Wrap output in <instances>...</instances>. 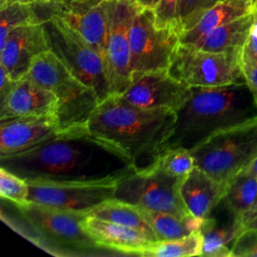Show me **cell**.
Wrapping results in <instances>:
<instances>
[{
	"mask_svg": "<svg viewBox=\"0 0 257 257\" xmlns=\"http://www.w3.org/2000/svg\"><path fill=\"white\" fill-rule=\"evenodd\" d=\"M0 167L29 181H102L136 171L132 161L86 125L66 130L29 150L0 156Z\"/></svg>",
	"mask_w": 257,
	"mask_h": 257,
	"instance_id": "1",
	"label": "cell"
},
{
	"mask_svg": "<svg viewBox=\"0 0 257 257\" xmlns=\"http://www.w3.org/2000/svg\"><path fill=\"white\" fill-rule=\"evenodd\" d=\"M172 108H143L110 94L87 120V130L130 158L137 172L155 166L165 151L176 123Z\"/></svg>",
	"mask_w": 257,
	"mask_h": 257,
	"instance_id": "2",
	"label": "cell"
},
{
	"mask_svg": "<svg viewBox=\"0 0 257 257\" xmlns=\"http://www.w3.org/2000/svg\"><path fill=\"white\" fill-rule=\"evenodd\" d=\"M176 123L165 151L192 150L214 133L257 115V104L246 82L191 87L188 99L176 111Z\"/></svg>",
	"mask_w": 257,
	"mask_h": 257,
	"instance_id": "3",
	"label": "cell"
},
{
	"mask_svg": "<svg viewBox=\"0 0 257 257\" xmlns=\"http://www.w3.org/2000/svg\"><path fill=\"white\" fill-rule=\"evenodd\" d=\"M11 203V202H10ZM17 218L7 223L25 238L57 256H83L103 254L99 246L82 227L87 213L57 209L34 202L16 205Z\"/></svg>",
	"mask_w": 257,
	"mask_h": 257,
	"instance_id": "4",
	"label": "cell"
},
{
	"mask_svg": "<svg viewBox=\"0 0 257 257\" xmlns=\"http://www.w3.org/2000/svg\"><path fill=\"white\" fill-rule=\"evenodd\" d=\"M26 76L56 96V117L64 131L86 125L99 103L94 89L75 77L50 49L32 59Z\"/></svg>",
	"mask_w": 257,
	"mask_h": 257,
	"instance_id": "5",
	"label": "cell"
},
{
	"mask_svg": "<svg viewBox=\"0 0 257 257\" xmlns=\"http://www.w3.org/2000/svg\"><path fill=\"white\" fill-rule=\"evenodd\" d=\"M190 151L196 167L228 183L257 158V115L214 133Z\"/></svg>",
	"mask_w": 257,
	"mask_h": 257,
	"instance_id": "6",
	"label": "cell"
},
{
	"mask_svg": "<svg viewBox=\"0 0 257 257\" xmlns=\"http://www.w3.org/2000/svg\"><path fill=\"white\" fill-rule=\"evenodd\" d=\"M49 48L80 81L93 88L99 102L110 95L105 62L76 30L52 14L44 23Z\"/></svg>",
	"mask_w": 257,
	"mask_h": 257,
	"instance_id": "7",
	"label": "cell"
},
{
	"mask_svg": "<svg viewBox=\"0 0 257 257\" xmlns=\"http://www.w3.org/2000/svg\"><path fill=\"white\" fill-rule=\"evenodd\" d=\"M241 53L242 50L212 52L180 43L168 71L174 78L190 87L245 82Z\"/></svg>",
	"mask_w": 257,
	"mask_h": 257,
	"instance_id": "8",
	"label": "cell"
},
{
	"mask_svg": "<svg viewBox=\"0 0 257 257\" xmlns=\"http://www.w3.org/2000/svg\"><path fill=\"white\" fill-rule=\"evenodd\" d=\"M182 181L165 173L156 164L122 178L116 185L114 198L149 210L191 216L181 195Z\"/></svg>",
	"mask_w": 257,
	"mask_h": 257,
	"instance_id": "9",
	"label": "cell"
},
{
	"mask_svg": "<svg viewBox=\"0 0 257 257\" xmlns=\"http://www.w3.org/2000/svg\"><path fill=\"white\" fill-rule=\"evenodd\" d=\"M179 45L178 30L157 27L154 10L140 9L130 33L132 72L168 69Z\"/></svg>",
	"mask_w": 257,
	"mask_h": 257,
	"instance_id": "10",
	"label": "cell"
},
{
	"mask_svg": "<svg viewBox=\"0 0 257 257\" xmlns=\"http://www.w3.org/2000/svg\"><path fill=\"white\" fill-rule=\"evenodd\" d=\"M121 179L102 181H29L28 201L57 209L88 213L114 198Z\"/></svg>",
	"mask_w": 257,
	"mask_h": 257,
	"instance_id": "11",
	"label": "cell"
},
{
	"mask_svg": "<svg viewBox=\"0 0 257 257\" xmlns=\"http://www.w3.org/2000/svg\"><path fill=\"white\" fill-rule=\"evenodd\" d=\"M142 9L134 0H115L108 31L105 68L110 94L121 93L132 78L130 33L136 14Z\"/></svg>",
	"mask_w": 257,
	"mask_h": 257,
	"instance_id": "12",
	"label": "cell"
},
{
	"mask_svg": "<svg viewBox=\"0 0 257 257\" xmlns=\"http://www.w3.org/2000/svg\"><path fill=\"white\" fill-rule=\"evenodd\" d=\"M115 0H67L48 2L51 15L61 17L76 30L105 62L112 8Z\"/></svg>",
	"mask_w": 257,
	"mask_h": 257,
	"instance_id": "13",
	"label": "cell"
},
{
	"mask_svg": "<svg viewBox=\"0 0 257 257\" xmlns=\"http://www.w3.org/2000/svg\"><path fill=\"white\" fill-rule=\"evenodd\" d=\"M191 87L174 78L168 69L132 72L131 82L118 95L143 108H172L177 111L188 99Z\"/></svg>",
	"mask_w": 257,
	"mask_h": 257,
	"instance_id": "14",
	"label": "cell"
},
{
	"mask_svg": "<svg viewBox=\"0 0 257 257\" xmlns=\"http://www.w3.org/2000/svg\"><path fill=\"white\" fill-rule=\"evenodd\" d=\"M49 49L43 23L17 27L0 47V68L18 80L26 75L32 59Z\"/></svg>",
	"mask_w": 257,
	"mask_h": 257,
	"instance_id": "15",
	"label": "cell"
},
{
	"mask_svg": "<svg viewBox=\"0 0 257 257\" xmlns=\"http://www.w3.org/2000/svg\"><path fill=\"white\" fill-rule=\"evenodd\" d=\"M65 132L56 116H20L1 120L0 156L24 152Z\"/></svg>",
	"mask_w": 257,
	"mask_h": 257,
	"instance_id": "16",
	"label": "cell"
},
{
	"mask_svg": "<svg viewBox=\"0 0 257 257\" xmlns=\"http://www.w3.org/2000/svg\"><path fill=\"white\" fill-rule=\"evenodd\" d=\"M57 110L56 96L25 75L0 102V120L20 116H56Z\"/></svg>",
	"mask_w": 257,
	"mask_h": 257,
	"instance_id": "17",
	"label": "cell"
},
{
	"mask_svg": "<svg viewBox=\"0 0 257 257\" xmlns=\"http://www.w3.org/2000/svg\"><path fill=\"white\" fill-rule=\"evenodd\" d=\"M82 227L101 247L122 254L144 256L156 243L136 229L86 215Z\"/></svg>",
	"mask_w": 257,
	"mask_h": 257,
	"instance_id": "18",
	"label": "cell"
},
{
	"mask_svg": "<svg viewBox=\"0 0 257 257\" xmlns=\"http://www.w3.org/2000/svg\"><path fill=\"white\" fill-rule=\"evenodd\" d=\"M228 183H222L195 167L181 183V195L190 211L198 218L210 217L225 195Z\"/></svg>",
	"mask_w": 257,
	"mask_h": 257,
	"instance_id": "19",
	"label": "cell"
},
{
	"mask_svg": "<svg viewBox=\"0 0 257 257\" xmlns=\"http://www.w3.org/2000/svg\"><path fill=\"white\" fill-rule=\"evenodd\" d=\"M253 11V3L243 0H222L208 9L192 28L180 34V43L197 46L217 27Z\"/></svg>",
	"mask_w": 257,
	"mask_h": 257,
	"instance_id": "20",
	"label": "cell"
},
{
	"mask_svg": "<svg viewBox=\"0 0 257 257\" xmlns=\"http://www.w3.org/2000/svg\"><path fill=\"white\" fill-rule=\"evenodd\" d=\"M255 17L256 13L253 11L217 27L196 47L212 52L242 50L255 22Z\"/></svg>",
	"mask_w": 257,
	"mask_h": 257,
	"instance_id": "21",
	"label": "cell"
},
{
	"mask_svg": "<svg viewBox=\"0 0 257 257\" xmlns=\"http://www.w3.org/2000/svg\"><path fill=\"white\" fill-rule=\"evenodd\" d=\"M136 206V205H135ZM153 229L158 241L173 240L199 230L205 219L193 215L182 217L175 214L149 210L137 206Z\"/></svg>",
	"mask_w": 257,
	"mask_h": 257,
	"instance_id": "22",
	"label": "cell"
},
{
	"mask_svg": "<svg viewBox=\"0 0 257 257\" xmlns=\"http://www.w3.org/2000/svg\"><path fill=\"white\" fill-rule=\"evenodd\" d=\"M96 218L123 225L141 231L153 242L158 239L148 221L139 211L138 207L116 198H111L93 208L87 213Z\"/></svg>",
	"mask_w": 257,
	"mask_h": 257,
	"instance_id": "23",
	"label": "cell"
},
{
	"mask_svg": "<svg viewBox=\"0 0 257 257\" xmlns=\"http://www.w3.org/2000/svg\"><path fill=\"white\" fill-rule=\"evenodd\" d=\"M257 197V177L247 171L236 175L228 182L221 203L232 219L241 224L244 214L251 208Z\"/></svg>",
	"mask_w": 257,
	"mask_h": 257,
	"instance_id": "24",
	"label": "cell"
},
{
	"mask_svg": "<svg viewBox=\"0 0 257 257\" xmlns=\"http://www.w3.org/2000/svg\"><path fill=\"white\" fill-rule=\"evenodd\" d=\"M200 230L203 234L201 256L232 257V250L228 244L233 242L244 228L234 219L226 225H218L214 218L208 217L204 220Z\"/></svg>",
	"mask_w": 257,
	"mask_h": 257,
	"instance_id": "25",
	"label": "cell"
},
{
	"mask_svg": "<svg viewBox=\"0 0 257 257\" xmlns=\"http://www.w3.org/2000/svg\"><path fill=\"white\" fill-rule=\"evenodd\" d=\"M36 6L37 2L14 3L0 8V47L3 46L8 34L15 28L44 23V19Z\"/></svg>",
	"mask_w": 257,
	"mask_h": 257,
	"instance_id": "26",
	"label": "cell"
},
{
	"mask_svg": "<svg viewBox=\"0 0 257 257\" xmlns=\"http://www.w3.org/2000/svg\"><path fill=\"white\" fill-rule=\"evenodd\" d=\"M203 248V234L196 230L181 238L158 241L144 256L155 257H187L201 256Z\"/></svg>",
	"mask_w": 257,
	"mask_h": 257,
	"instance_id": "27",
	"label": "cell"
},
{
	"mask_svg": "<svg viewBox=\"0 0 257 257\" xmlns=\"http://www.w3.org/2000/svg\"><path fill=\"white\" fill-rule=\"evenodd\" d=\"M157 166L165 173L181 179H184L196 167L191 151L185 148L164 151L157 162Z\"/></svg>",
	"mask_w": 257,
	"mask_h": 257,
	"instance_id": "28",
	"label": "cell"
},
{
	"mask_svg": "<svg viewBox=\"0 0 257 257\" xmlns=\"http://www.w3.org/2000/svg\"><path fill=\"white\" fill-rule=\"evenodd\" d=\"M29 185L20 176L0 167V195L3 200L16 205H25L28 201Z\"/></svg>",
	"mask_w": 257,
	"mask_h": 257,
	"instance_id": "29",
	"label": "cell"
},
{
	"mask_svg": "<svg viewBox=\"0 0 257 257\" xmlns=\"http://www.w3.org/2000/svg\"><path fill=\"white\" fill-rule=\"evenodd\" d=\"M220 1L222 0H180L179 15L182 32L192 28L208 9Z\"/></svg>",
	"mask_w": 257,
	"mask_h": 257,
	"instance_id": "30",
	"label": "cell"
},
{
	"mask_svg": "<svg viewBox=\"0 0 257 257\" xmlns=\"http://www.w3.org/2000/svg\"><path fill=\"white\" fill-rule=\"evenodd\" d=\"M180 0H160L154 9L155 23L160 28H173L182 32L179 15Z\"/></svg>",
	"mask_w": 257,
	"mask_h": 257,
	"instance_id": "31",
	"label": "cell"
},
{
	"mask_svg": "<svg viewBox=\"0 0 257 257\" xmlns=\"http://www.w3.org/2000/svg\"><path fill=\"white\" fill-rule=\"evenodd\" d=\"M232 257H257V230L244 229L233 241Z\"/></svg>",
	"mask_w": 257,
	"mask_h": 257,
	"instance_id": "32",
	"label": "cell"
},
{
	"mask_svg": "<svg viewBox=\"0 0 257 257\" xmlns=\"http://www.w3.org/2000/svg\"><path fill=\"white\" fill-rule=\"evenodd\" d=\"M242 63L257 65V23L253 24L249 37L243 46L241 53Z\"/></svg>",
	"mask_w": 257,
	"mask_h": 257,
	"instance_id": "33",
	"label": "cell"
},
{
	"mask_svg": "<svg viewBox=\"0 0 257 257\" xmlns=\"http://www.w3.org/2000/svg\"><path fill=\"white\" fill-rule=\"evenodd\" d=\"M242 72L245 82L257 104V65L242 63Z\"/></svg>",
	"mask_w": 257,
	"mask_h": 257,
	"instance_id": "34",
	"label": "cell"
},
{
	"mask_svg": "<svg viewBox=\"0 0 257 257\" xmlns=\"http://www.w3.org/2000/svg\"><path fill=\"white\" fill-rule=\"evenodd\" d=\"M0 102H2L10 93L17 80L13 79L5 70L0 68Z\"/></svg>",
	"mask_w": 257,
	"mask_h": 257,
	"instance_id": "35",
	"label": "cell"
},
{
	"mask_svg": "<svg viewBox=\"0 0 257 257\" xmlns=\"http://www.w3.org/2000/svg\"><path fill=\"white\" fill-rule=\"evenodd\" d=\"M257 216V197L253 203V205L251 206V208L244 214V216L241 219V225L243 226V228L255 217Z\"/></svg>",
	"mask_w": 257,
	"mask_h": 257,
	"instance_id": "36",
	"label": "cell"
},
{
	"mask_svg": "<svg viewBox=\"0 0 257 257\" xmlns=\"http://www.w3.org/2000/svg\"><path fill=\"white\" fill-rule=\"evenodd\" d=\"M143 9H155L160 0H134Z\"/></svg>",
	"mask_w": 257,
	"mask_h": 257,
	"instance_id": "37",
	"label": "cell"
},
{
	"mask_svg": "<svg viewBox=\"0 0 257 257\" xmlns=\"http://www.w3.org/2000/svg\"><path fill=\"white\" fill-rule=\"evenodd\" d=\"M36 2L35 0H0V8L4 7L6 5H10V4H14V3H34Z\"/></svg>",
	"mask_w": 257,
	"mask_h": 257,
	"instance_id": "38",
	"label": "cell"
},
{
	"mask_svg": "<svg viewBox=\"0 0 257 257\" xmlns=\"http://www.w3.org/2000/svg\"><path fill=\"white\" fill-rule=\"evenodd\" d=\"M244 229H254V230H257V216L252 219L245 227Z\"/></svg>",
	"mask_w": 257,
	"mask_h": 257,
	"instance_id": "39",
	"label": "cell"
},
{
	"mask_svg": "<svg viewBox=\"0 0 257 257\" xmlns=\"http://www.w3.org/2000/svg\"><path fill=\"white\" fill-rule=\"evenodd\" d=\"M36 2H50V1H53V0H35Z\"/></svg>",
	"mask_w": 257,
	"mask_h": 257,
	"instance_id": "40",
	"label": "cell"
},
{
	"mask_svg": "<svg viewBox=\"0 0 257 257\" xmlns=\"http://www.w3.org/2000/svg\"><path fill=\"white\" fill-rule=\"evenodd\" d=\"M254 9H255V11H257V0H255V2H254Z\"/></svg>",
	"mask_w": 257,
	"mask_h": 257,
	"instance_id": "41",
	"label": "cell"
},
{
	"mask_svg": "<svg viewBox=\"0 0 257 257\" xmlns=\"http://www.w3.org/2000/svg\"><path fill=\"white\" fill-rule=\"evenodd\" d=\"M243 1H247V2H250V3H253V4L255 2V0H243Z\"/></svg>",
	"mask_w": 257,
	"mask_h": 257,
	"instance_id": "42",
	"label": "cell"
},
{
	"mask_svg": "<svg viewBox=\"0 0 257 257\" xmlns=\"http://www.w3.org/2000/svg\"><path fill=\"white\" fill-rule=\"evenodd\" d=\"M255 13H256V17H255V21H256V23H257V11H255Z\"/></svg>",
	"mask_w": 257,
	"mask_h": 257,
	"instance_id": "43",
	"label": "cell"
},
{
	"mask_svg": "<svg viewBox=\"0 0 257 257\" xmlns=\"http://www.w3.org/2000/svg\"><path fill=\"white\" fill-rule=\"evenodd\" d=\"M57 1H67V0H57Z\"/></svg>",
	"mask_w": 257,
	"mask_h": 257,
	"instance_id": "44",
	"label": "cell"
}]
</instances>
